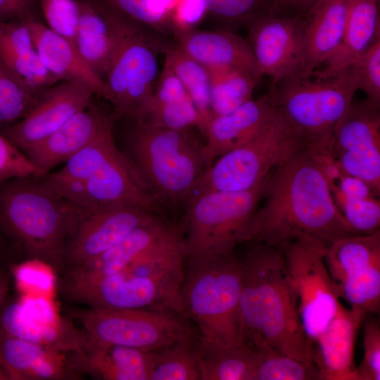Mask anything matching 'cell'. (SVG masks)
<instances>
[{
	"mask_svg": "<svg viewBox=\"0 0 380 380\" xmlns=\"http://www.w3.org/2000/svg\"><path fill=\"white\" fill-rule=\"evenodd\" d=\"M263 205L246 224L242 243L279 248L299 236L327 246L355 234L338 208L319 160L306 148L291 156L270 174Z\"/></svg>",
	"mask_w": 380,
	"mask_h": 380,
	"instance_id": "obj_1",
	"label": "cell"
},
{
	"mask_svg": "<svg viewBox=\"0 0 380 380\" xmlns=\"http://www.w3.org/2000/svg\"><path fill=\"white\" fill-rule=\"evenodd\" d=\"M253 244L241 260L243 344L255 350H272L314 365L313 344L303 329L281 249Z\"/></svg>",
	"mask_w": 380,
	"mask_h": 380,
	"instance_id": "obj_2",
	"label": "cell"
},
{
	"mask_svg": "<svg viewBox=\"0 0 380 380\" xmlns=\"http://www.w3.org/2000/svg\"><path fill=\"white\" fill-rule=\"evenodd\" d=\"M241 282V262L234 253L186 258L180 299L184 315L196 325L201 345L243 344Z\"/></svg>",
	"mask_w": 380,
	"mask_h": 380,
	"instance_id": "obj_3",
	"label": "cell"
},
{
	"mask_svg": "<svg viewBox=\"0 0 380 380\" xmlns=\"http://www.w3.org/2000/svg\"><path fill=\"white\" fill-rule=\"evenodd\" d=\"M32 179L0 186V229L27 258L45 262L61 274L65 242L82 209Z\"/></svg>",
	"mask_w": 380,
	"mask_h": 380,
	"instance_id": "obj_4",
	"label": "cell"
},
{
	"mask_svg": "<svg viewBox=\"0 0 380 380\" xmlns=\"http://www.w3.org/2000/svg\"><path fill=\"white\" fill-rule=\"evenodd\" d=\"M357 82L349 70L333 77H295L272 84L267 94L306 149L322 160H336L335 129L355 98Z\"/></svg>",
	"mask_w": 380,
	"mask_h": 380,
	"instance_id": "obj_5",
	"label": "cell"
},
{
	"mask_svg": "<svg viewBox=\"0 0 380 380\" xmlns=\"http://www.w3.org/2000/svg\"><path fill=\"white\" fill-rule=\"evenodd\" d=\"M130 146L133 165L154 198L172 204L187 203L208 167L203 145L189 129L136 121Z\"/></svg>",
	"mask_w": 380,
	"mask_h": 380,
	"instance_id": "obj_6",
	"label": "cell"
},
{
	"mask_svg": "<svg viewBox=\"0 0 380 380\" xmlns=\"http://www.w3.org/2000/svg\"><path fill=\"white\" fill-rule=\"evenodd\" d=\"M270 175L248 191L210 190L194 194L186 203L181 227L186 258L234 253L265 195Z\"/></svg>",
	"mask_w": 380,
	"mask_h": 380,
	"instance_id": "obj_7",
	"label": "cell"
},
{
	"mask_svg": "<svg viewBox=\"0 0 380 380\" xmlns=\"http://www.w3.org/2000/svg\"><path fill=\"white\" fill-rule=\"evenodd\" d=\"M68 317L84 331V346H121L151 352L198 334L186 317L171 309L87 307L70 309Z\"/></svg>",
	"mask_w": 380,
	"mask_h": 380,
	"instance_id": "obj_8",
	"label": "cell"
},
{
	"mask_svg": "<svg viewBox=\"0 0 380 380\" xmlns=\"http://www.w3.org/2000/svg\"><path fill=\"white\" fill-rule=\"evenodd\" d=\"M303 148H306L296 131L277 110L255 137L222 155L205 169L193 195L210 190L248 191Z\"/></svg>",
	"mask_w": 380,
	"mask_h": 380,
	"instance_id": "obj_9",
	"label": "cell"
},
{
	"mask_svg": "<svg viewBox=\"0 0 380 380\" xmlns=\"http://www.w3.org/2000/svg\"><path fill=\"white\" fill-rule=\"evenodd\" d=\"M114 14L118 42L104 80L105 99L118 115L138 121L143 118L158 76V53H165L170 45L156 37L153 32Z\"/></svg>",
	"mask_w": 380,
	"mask_h": 380,
	"instance_id": "obj_10",
	"label": "cell"
},
{
	"mask_svg": "<svg viewBox=\"0 0 380 380\" xmlns=\"http://www.w3.org/2000/svg\"><path fill=\"white\" fill-rule=\"evenodd\" d=\"M327 247L320 240L304 235L279 247L303 329L312 344L340 305L325 262Z\"/></svg>",
	"mask_w": 380,
	"mask_h": 380,
	"instance_id": "obj_11",
	"label": "cell"
},
{
	"mask_svg": "<svg viewBox=\"0 0 380 380\" xmlns=\"http://www.w3.org/2000/svg\"><path fill=\"white\" fill-rule=\"evenodd\" d=\"M57 289L68 301L92 308L163 309L174 303L166 281L142 271H120L95 277L63 273L57 279Z\"/></svg>",
	"mask_w": 380,
	"mask_h": 380,
	"instance_id": "obj_12",
	"label": "cell"
},
{
	"mask_svg": "<svg viewBox=\"0 0 380 380\" xmlns=\"http://www.w3.org/2000/svg\"><path fill=\"white\" fill-rule=\"evenodd\" d=\"M248 42L262 75L272 84L302 76L304 68L300 14L286 15L278 10L249 21Z\"/></svg>",
	"mask_w": 380,
	"mask_h": 380,
	"instance_id": "obj_13",
	"label": "cell"
},
{
	"mask_svg": "<svg viewBox=\"0 0 380 380\" xmlns=\"http://www.w3.org/2000/svg\"><path fill=\"white\" fill-rule=\"evenodd\" d=\"M155 217L153 211L137 205L82 209L65 242L63 271L101 254Z\"/></svg>",
	"mask_w": 380,
	"mask_h": 380,
	"instance_id": "obj_14",
	"label": "cell"
},
{
	"mask_svg": "<svg viewBox=\"0 0 380 380\" xmlns=\"http://www.w3.org/2000/svg\"><path fill=\"white\" fill-rule=\"evenodd\" d=\"M93 94L81 82L63 81L49 89L23 117L7 127L4 135L24 151L89 107Z\"/></svg>",
	"mask_w": 380,
	"mask_h": 380,
	"instance_id": "obj_15",
	"label": "cell"
},
{
	"mask_svg": "<svg viewBox=\"0 0 380 380\" xmlns=\"http://www.w3.org/2000/svg\"><path fill=\"white\" fill-rule=\"evenodd\" d=\"M82 185L75 205L84 210L137 205L156 210V199L139 174L118 150Z\"/></svg>",
	"mask_w": 380,
	"mask_h": 380,
	"instance_id": "obj_16",
	"label": "cell"
},
{
	"mask_svg": "<svg viewBox=\"0 0 380 380\" xmlns=\"http://www.w3.org/2000/svg\"><path fill=\"white\" fill-rule=\"evenodd\" d=\"M276 113L265 94L248 100L229 113L213 116L201 131L205 137L203 155L208 167L222 155L255 137Z\"/></svg>",
	"mask_w": 380,
	"mask_h": 380,
	"instance_id": "obj_17",
	"label": "cell"
},
{
	"mask_svg": "<svg viewBox=\"0 0 380 380\" xmlns=\"http://www.w3.org/2000/svg\"><path fill=\"white\" fill-rule=\"evenodd\" d=\"M365 319L340 303L334 317L313 342V363L319 380H357L355 339Z\"/></svg>",
	"mask_w": 380,
	"mask_h": 380,
	"instance_id": "obj_18",
	"label": "cell"
},
{
	"mask_svg": "<svg viewBox=\"0 0 380 380\" xmlns=\"http://www.w3.org/2000/svg\"><path fill=\"white\" fill-rule=\"evenodd\" d=\"M112 125L110 117L103 115L97 108L89 106L23 152L43 177L56 165L65 163Z\"/></svg>",
	"mask_w": 380,
	"mask_h": 380,
	"instance_id": "obj_19",
	"label": "cell"
},
{
	"mask_svg": "<svg viewBox=\"0 0 380 380\" xmlns=\"http://www.w3.org/2000/svg\"><path fill=\"white\" fill-rule=\"evenodd\" d=\"M176 44L208 69L233 68L262 76L247 39L229 31L191 29L173 34Z\"/></svg>",
	"mask_w": 380,
	"mask_h": 380,
	"instance_id": "obj_20",
	"label": "cell"
},
{
	"mask_svg": "<svg viewBox=\"0 0 380 380\" xmlns=\"http://www.w3.org/2000/svg\"><path fill=\"white\" fill-rule=\"evenodd\" d=\"M68 354L0 334V367L8 380L80 379Z\"/></svg>",
	"mask_w": 380,
	"mask_h": 380,
	"instance_id": "obj_21",
	"label": "cell"
},
{
	"mask_svg": "<svg viewBox=\"0 0 380 380\" xmlns=\"http://www.w3.org/2000/svg\"><path fill=\"white\" fill-rule=\"evenodd\" d=\"M351 0H317L300 14L304 68L312 73L334 53L343 37Z\"/></svg>",
	"mask_w": 380,
	"mask_h": 380,
	"instance_id": "obj_22",
	"label": "cell"
},
{
	"mask_svg": "<svg viewBox=\"0 0 380 380\" xmlns=\"http://www.w3.org/2000/svg\"><path fill=\"white\" fill-rule=\"evenodd\" d=\"M73 369L99 380H150L153 351L121 346H84L68 353Z\"/></svg>",
	"mask_w": 380,
	"mask_h": 380,
	"instance_id": "obj_23",
	"label": "cell"
},
{
	"mask_svg": "<svg viewBox=\"0 0 380 380\" xmlns=\"http://www.w3.org/2000/svg\"><path fill=\"white\" fill-rule=\"evenodd\" d=\"M24 20L37 53L51 74L59 80L81 82L94 94L106 98L104 80L83 60L72 42L29 17Z\"/></svg>",
	"mask_w": 380,
	"mask_h": 380,
	"instance_id": "obj_24",
	"label": "cell"
},
{
	"mask_svg": "<svg viewBox=\"0 0 380 380\" xmlns=\"http://www.w3.org/2000/svg\"><path fill=\"white\" fill-rule=\"evenodd\" d=\"M380 39L379 0H351L341 40L324 62L321 70L312 75L333 77L348 69L375 41Z\"/></svg>",
	"mask_w": 380,
	"mask_h": 380,
	"instance_id": "obj_25",
	"label": "cell"
},
{
	"mask_svg": "<svg viewBox=\"0 0 380 380\" xmlns=\"http://www.w3.org/2000/svg\"><path fill=\"white\" fill-rule=\"evenodd\" d=\"M75 47L83 60L103 80L118 42L115 14L103 5L81 4Z\"/></svg>",
	"mask_w": 380,
	"mask_h": 380,
	"instance_id": "obj_26",
	"label": "cell"
},
{
	"mask_svg": "<svg viewBox=\"0 0 380 380\" xmlns=\"http://www.w3.org/2000/svg\"><path fill=\"white\" fill-rule=\"evenodd\" d=\"M0 58L29 91H39L54 81L35 50L24 18L0 22Z\"/></svg>",
	"mask_w": 380,
	"mask_h": 380,
	"instance_id": "obj_27",
	"label": "cell"
},
{
	"mask_svg": "<svg viewBox=\"0 0 380 380\" xmlns=\"http://www.w3.org/2000/svg\"><path fill=\"white\" fill-rule=\"evenodd\" d=\"M0 334L70 353L82 349L86 336L68 318L58 325H47L28 317L18 300L8 305L0 315Z\"/></svg>",
	"mask_w": 380,
	"mask_h": 380,
	"instance_id": "obj_28",
	"label": "cell"
},
{
	"mask_svg": "<svg viewBox=\"0 0 380 380\" xmlns=\"http://www.w3.org/2000/svg\"><path fill=\"white\" fill-rule=\"evenodd\" d=\"M173 225L156 216L105 252L62 273L76 277H95L118 272L148 250Z\"/></svg>",
	"mask_w": 380,
	"mask_h": 380,
	"instance_id": "obj_29",
	"label": "cell"
},
{
	"mask_svg": "<svg viewBox=\"0 0 380 380\" xmlns=\"http://www.w3.org/2000/svg\"><path fill=\"white\" fill-rule=\"evenodd\" d=\"M379 108L367 99H353L335 129V158L343 151L380 148Z\"/></svg>",
	"mask_w": 380,
	"mask_h": 380,
	"instance_id": "obj_30",
	"label": "cell"
},
{
	"mask_svg": "<svg viewBox=\"0 0 380 380\" xmlns=\"http://www.w3.org/2000/svg\"><path fill=\"white\" fill-rule=\"evenodd\" d=\"M325 262L335 284L362 269L380 262V231L340 238L327 247Z\"/></svg>",
	"mask_w": 380,
	"mask_h": 380,
	"instance_id": "obj_31",
	"label": "cell"
},
{
	"mask_svg": "<svg viewBox=\"0 0 380 380\" xmlns=\"http://www.w3.org/2000/svg\"><path fill=\"white\" fill-rule=\"evenodd\" d=\"M201 380H254L257 351L236 347L200 344Z\"/></svg>",
	"mask_w": 380,
	"mask_h": 380,
	"instance_id": "obj_32",
	"label": "cell"
},
{
	"mask_svg": "<svg viewBox=\"0 0 380 380\" xmlns=\"http://www.w3.org/2000/svg\"><path fill=\"white\" fill-rule=\"evenodd\" d=\"M166 64L179 78L200 117L201 132L213 116L210 106V81L208 68L184 53L176 44L165 52Z\"/></svg>",
	"mask_w": 380,
	"mask_h": 380,
	"instance_id": "obj_33",
	"label": "cell"
},
{
	"mask_svg": "<svg viewBox=\"0 0 380 380\" xmlns=\"http://www.w3.org/2000/svg\"><path fill=\"white\" fill-rule=\"evenodd\" d=\"M150 380H201L198 334L153 351Z\"/></svg>",
	"mask_w": 380,
	"mask_h": 380,
	"instance_id": "obj_34",
	"label": "cell"
},
{
	"mask_svg": "<svg viewBox=\"0 0 380 380\" xmlns=\"http://www.w3.org/2000/svg\"><path fill=\"white\" fill-rule=\"evenodd\" d=\"M208 70L213 116L229 113L252 99V93L259 81L249 73L233 68Z\"/></svg>",
	"mask_w": 380,
	"mask_h": 380,
	"instance_id": "obj_35",
	"label": "cell"
},
{
	"mask_svg": "<svg viewBox=\"0 0 380 380\" xmlns=\"http://www.w3.org/2000/svg\"><path fill=\"white\" fill-rule=\"evenodd\" d=\"M112 128L113 125L105 129L94 140L68 158L63 168L51 175L59 179L82 184L118 151Z\"/></svg>",
	"mask_w": 380,
	"mask_h": 380,
	"instance_id": "obj_36",
	"label": "cell"
},
{
	"mask_svg": "<svg viewBox=\"0 0 380 380\" xmlns=\"http://www.w3.org/2000/svg\"><path fill=\"white\" fill-rule=\"evenodd\" d=\"M338 298L364 317L376 314L380 308V262L348 277L336 286Z\"/></svg>",
	"mask_w": 380,
	"mask_h": 380,
	"instance_id": "obj_37",
	"label": "cell"
},
{
	"mask_svg": "<svg viewBox=\"0 0 380 380\" xmlns=\"http://www.w3.org/2000/svg\"><path fill=\"white\" fill-rule=\"evenodd\" d=\"M103 5L146 30L161 34H172L170 14L156 0H103Z\"/></svg>",
	"mask_w": 380,
	"mask_h": 380,
	"instance_id": "obj_38",
	"label": "cell"
},
{
	"mask_svg": "<svg viewBox=\"0 0 380 380\" xmlns=\"http://www.w3.org/2000/svg\"><path fill=\"white\" fill-rule=\"evenodd\" d=\"M254 380H319L314 365L272 350H256Z\"/></svg>",
	"mask_w": 380,
	"mask_h": 380,
	"instance_id": "obj_39",
	"label": "cell"
},
{
	"mask_svg": "<svg viewBox=\"0 0 380 380\" xmlns=\"http://www.w3.org/2000/svg\"><path fill=\"white\" fill-rule=\"evenodd\" d=\"M15 287L20 296L38 295L54 298L57 272L45 262L27 258L10 267Z\"/></svg>",
	"mask_w": 380,
	"mask_h": 380,
	"instance_id": "obj_40",
	"label": "cell"
},
{
	"mask_svg": "<svg viewBox=\"0 0 380 380\" xmlns=\"http://www.w3.org/2000/svg\"><path fill=\"white\" fill-rule=\"evenodd\" d=\"M39 99L22 84L0 58V123L18 121Z\"/></svg>",
	"mask_w": 380,
	"mask_h": 380,
	"instance_id": "obj_41",
	"label": "cell"
},
{
	"mask_svg": "<svg viewBox=\"0 0 380 380\" xmlns=\"http://www.w3.org/2000/svg\"><path fill=\"white\" fill-rule=\"evenodd\" d=\"M141 120L150 125L177 130L199 127V114L189 96L174 101L150 105ZM139 121V120H138Z\"/></svg>",
	"mask_w": 380,
	"mask_h": 380,
	"instance_id": "obj_42",
	"label": "cell"
},
{
	"mask_svg": "<svg viewBox=\"0 0 380 380\" xmlns=\"http://www.w3.org/2000/svg\"><path fill=\"white\" fill-rule=\"evenodd\" d=\"M208 14L229 25H246L255 17L277 10L272 0H205Z\"/></svg>",
	"mask_w": 380,
	"mask_h": 380,
	"instance_id": "obj_43",
	"label": "cell"
},
{
	"mask_svg": "<svg viewBox=\"0 0 380 380\" xmlns=\"http://www.w3.org/2000/svg\"><path fill=\"white\" fill-rule=\"evenodd\" d=\"M341 171L365 182L374 194L380 191V148L348 151L336 156Z\"/></svg>",
	"mask_w": 380,
	"mask_h": 380,
	"instance_id": "obj_44",
	"label": "cell"
},
{
	"mask_svg": "<svg viewBox=\"0 0 380 380\" xmlns=\"http://www.w3.org/2000/svg\"><path fill=\"white\" fill-rule=\"evenodd\" d=\"M348 70L355 78L358 89L366 94L369 101L380 106V39L361 54Z\"/></svg>",
	"mask_w": 380,
	"mask_h": 380,
	"instance_id": "obj_45",
	"label": "cell"
},
{
	"mask_svg": "<svg viewBox=\"0 0 380 380\" xmlns=\"http://www.w3.org/2000/svg\"><path fill=\"white\" fill-rule=\"evenodd\" d=\"M336 203L355 233L365 234L379 232L380 202L373 196L358 199H341Z\"/></svg>",
	"mask_w": 380,
	"mask_h": 380,
	"instance_id": "obj_46",
	"label": "cell"
},
{
	"mask_svg": "<svg viewBox=\"0 0 380 380\" xmlns=\"http://www.w3.org/2000/svg\"><path fill=\"white\" fill-rule=\"evenodd\" d=\"M47 27L75 46L80 6L75 0H41Z\"/></svg>",
	"mask_w": 380,
	"mask_h": 380,
	"instance_id": "obj_47",
	"label": "cell"
},
{
	"mask_svg": "<svg viewBox=\"0 0 380 380\" xmlns=\"http://www.w3.org/2000/svg\"><path fill=\"white\" fill-rule=\"evenodd\" d=\"M42 177L26 154L4 135L0 134V182Z\"/></svg>",
	"mask_w": 380,
	"mask_h": 380,
	"instance_id": "obj_48",
	"label": "cell"
},
{
	"mask_svg": "<svg viewBox=\"0 0 380 380\" xmlns=\"http://www.w3.org/2000/svg\"><path fill=\"white\" fill-rule=\"evenodd\" d=\"M357 380L380 379V327L370 319L363 328V357L356 367Z\"/></svg>",
	"mask_w": 380,
	"mask_h": 380,
	"instance_id": "obj_49",
	"label": "cell"
},
{
	"mask_svg": "<svg viewBox=\"0 0 380 380\" xmlns=\"http://www.w3.org/2000/svg\"><path fill=\"white\" fill-rule=\"evenodd\" d=\"M206 15L205 0H179L170 14L172 34L196 28Z\"/></svg>",
	"mask_w": 380,
	"mask_h": 380,
	"instance_id": "obj_50",
	"label": "cell"
},
{
	"mask_svg": "<svg viewBox=\"0 0 380 380\" xmlns=\"http://www.w3.org/2000/svg\"><path fill=\"white\" fill-rule=\"evenodd\" d=\"M187 96L179 78L164 63L161 72L158 74L151 100L146 109L150 105L168 103L182 99Z\"/></svg>",
	"mask_w": 380,
	"mask_h": 380,
	"instance_id": "obj_51",
	"label": "cell"
},
{
	"mask_svg": "<svg viewBox=\"0 0 380 380\" xmlns=\"http://www.w3.org/2000/svg\"><path fill=\"white\" fill-rule=\"evenodd\" d=\"M338 184L331 186L335 202L341 199H358L372 196L370 187L362 180L341 172Z\"/></svg>",
	"mask_w": 380,
	"mask_h": 380,
	"instance_id": "obj_52",
	"label": "cell"
},
{
	"mask_svg": "<svg viewBox=\"0 0 380 380\" xmlns=\"http://www.w3.org/2000/svg\"><path fill=\"white\" fill-rule=\"evenodd\" d=\"M29 0H0V22L28 17Z\"/></svg>",
	"mask_w": 380,
	"mask_h": 380,
	"instance_id": "obj_53",
	"label": "cell"
},
{
	"mask_svg": "<svg viewBox=\"0 0 380 380\" xmlns=\"http://www.w3.org/2000/svg\"><path fill=\"white\" fill-rule=\"evenodd\" d=\"M317 0H272L278 11L286 15L302 14Z\"/></svg>",
	"mask_w": 380,
	"mask_h": 380,
	"instance_id": "obj_54",
	"label": "cell"
},
{
	"mask_svg": "<svg viewBox=\"0 0 380 380\" xmlns=\"http://www.w3.org/2000/svg\"><path fill=\"white\" fill-rule=\"evenodd\" d=\"M8 292V279L7 275L0 270V309Z\"/></svg>",
	"mask_w": 380,
	"mask_h": 380,
	"instance_id": "obj_55",
	"label": "cell"
},
{
	"mask_svg": "<svg viewBox=\"0 0 380 380\" xmlns=\"http://www.w3.org/2000/svg\"><path fill=\"white\" fill-rule=\"evenodd\" d=\"M156 1L163 10L171 14L179 0H156Z\"/></svg>",
	"mask_w": 380,
	"mask_h": 380,
	"instance_id": "obj_56",
	"label": "cell"
},
{
	"mask_svg": "<svg viewBox=\"0 0 380 380\" xmlns=\"http://www.w3.org/2000/svg\"><path fill=\"white\" fill-rule=\"evenodd\" d=\"M0 250H1V240H0Z\"/></svg>",
	"mask_w": 380,
	"mask_h": 380,
	"instance_id": "obj_57",
	"label": "cell"
}]
</instances>
